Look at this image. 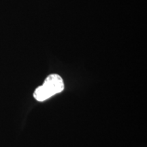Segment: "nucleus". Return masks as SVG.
Returning <instances> with one entry per match:
<instances>
[{
	"mask_svg": "<svg viewBox=\"0 0 147 147\" xmlns=\"http://www.w3.org/2000/svg\"><path fill=\"white\" fill-rule=\"evenodd\" d=\"M64 89L63 79L59 75L53 74L45 79V82L35 90L34 97L37 101L43 102Z\"/></svg>",
	"mask_w": 147,
	"mask_h": 147,
	"instance_id": "nucleus-1",
	"label": "nucleus"
}]
</instances>
